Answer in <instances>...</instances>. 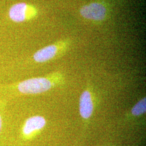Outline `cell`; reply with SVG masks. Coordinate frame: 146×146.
Segmentation results:
<instances>
[{"label": "cell", "instance_id": "cell-1", "mask_svg": "<svg viewBox=\"0 0 146 146\" xmlns=\"http://www.w3.org/2000/svg\"><path fill=\"white\" fill-rule=\"evenodd\" d=\"M38 13V9L35 6L25 2H19L11 6L8 15L11 21L22 23L35 19Z\"/></svg>", "mask_w": 146, "mask_h": 146}, {"label": "cell", "instance_id": "cell-2", "mask_svg": "<svg viewBox=\"0 0 146 146\" xmlns=\"http://www.w3.org/2000/svg\"><path fill=\"white\" fill-rule=\"evenodd\" d=\"M52 83L46 78H29L20 82L17 89L23 94H40L47 92L52 88Z\"/></svg>", "mask_w": 146, "mask_h": 146}, {"label": "cell", "instance_id": "cell-3", "mask_svg": "<svg viewBox=\"0 0 146 146\" xmlns=\"http://www.w3.org/2000/svg\"><path fill=\"white\" fill-rule=\"evenodd\" d=\"M80 13L83 17L94 21H102L107 16V10L105 5L99 2H93L83 6Z\"/></svg>", "mask_w": 146, "mask_h": 146}, {"label": "cell", "instance_id": "cell-4", "mask_svg": "<svg viewBox=\"0 0 146 146\" xmlns=\"http://www.w3.org/2000/svg\"><path fill=\"white\" fill-rule=\"evenodd\" d=\"M46 125V120L41 116H34L27 119L22 127V134L29 136L38 131H41Z\"/></svg>", "mask_w": 146, "mask_h": 146}, {"label": "cell", "instance_id": "cell-5", "mask_svg": "<svg viewBox=\"0 0 146 146\" xmlns=\"http://www.w3.org/2000/svg\"><path fill=\"white\" fill-rule=\"evenodd\" d=\"M93 108L91 94L88 90L84 91L80 98L79 109L80 115L84 119H88L92 115Z\"/></svg>", "mask_w": 146, "mask_h": 146}, {"label": "cell", "instance_id": "cell-6", "mask_svg": "<svg viewBox=\"0 0 146 146\" xmlns=\"http://www.w3.org/2000/svg\"><path fill=\"white\" fill-rule=\"evenodd\" d=\"M58 52V44H51L38 50L33 55V58L37 62L48 61L54 58Z\"/></svg>", "mask_w": 146, "mask_h": 146}, {"label": "cell", "instance_id": "cell-7", "mask_svg": "<svg viewBox=\"0 0 146 146\" xmlns=\"http://www.w3.org/2000/svg\"><path fill=\"white\" fill-rule=\"evenodd\" d=\"M146 110V98L139 101L132 108L131 113L134 116H139L145 113Z\"/></svg>", "mask_w": 146, "mask_h": 146}, {"label": "cell", "instance_id": "cell-8", "mask_svg": "<svg viewBox=\"0 0 146 146\" xmlns=\"http://www.w3.org/2000/svg\"><path fill=\"white\" fill-rule=\"evenodd\" d=\"M2 117L0 115V131H1L2 128Z\"/></svg>", "mask_w": 146, "mask_h": 146}]
</instances>
